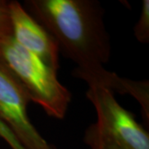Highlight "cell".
Segmentation results:
<instances>
[{"label": "cell", "mask_w": 149, "mask_h": 149, "mask_svg": "<svg viewBox=\"0 0 149 149\" xmlns=\"http://www.w3.org/2000/svg\"><path fill=\"white\" fill-rule=\"evenodd\" d=\"M57 44L59 52L80 69L104 66L111 42L104 9L95 0H26L22 4Z\"/></svg>", "instance_id": "obj_1"}, {"label": "cell", "mask_w": 149, "mask_h": 149, "mask_svg": "<svg viewBox=\"0 0 149 149\" xmlns=\"http://www.w3.org/2000/svg\"><path fill=\"white\" fill-rule=\"evenodd\" d=\"M0 61L21 84L31 102L42 107L49 117L64 118L72 95L59 81L56 70L22 47L12 36L0 37Z\"/></svg>", "instance_id": "obj_2"}, {"label": "cell", "mask_w": 149, "mask_h": 149, "mask_svg": "<svg viewBox=\"0 0 149 149\" xmlns=\"http://www.w3.org/2000/svg\"><path fill=\"white\" fill-rule=\"evenodd\" d=\"M86 98L95 108L97 120L85 129L84 143L90 149H149L148 131L135 115L100 86H89Z\"/></svg>", "instance_id": "obj_3"}, {"label": "cell", "mask_w": 149, "mask_h": 149, "mask_svg": "<svg viewBox=\"0 0 149 149\" xmlns=\"http://www.w3.org/2000/svg\"><path fill=\"white\" fill-rule=\"evenodd\" d=\"M30 102L23 87L0 61V121L26 149H56L31 122L27 113Z\"/></svg>", "instance_id": "obj_4"}, {"label": "cell", "mask_w": 149, "mask_h": 149, "mask_svg": "<svg viewBox=\"0 0 149 149\" xmlns=\"http://www.w3.org/2000/svg\"><path fill=\"white\" fill-rule=\"evenodd\" d=\"M8 8L12 37L16 42L57 72L60 52L53 37L19 2L8 1Z\"/></svg>", "instance_id": "obj_5"}, {"label": "cell", "mask_w": 149, "mask_h": 149, "mask_svg": "<svg viewBox=\"0 0 149 149\" xmlns=\"http://www.w3.org/2000/svg\"><path fill=\"white\" fill-rule=\"evenodd\" d=\"M72 75L85 81L89 86H100L120 95H129L133 97L141 106L145 122L149 123V83L148 80H133L123 78L113 72L99 66L92 69H80L75 67Z\"/></svg>", "instance_id": "obj_6"}, {"label": "cell", "mask_w": 149, "mask_h": 149, "mask_svg": "<svg viewBox=\"0 0 149 149\" xmlns=\"http://www.w3.org/2000/svg\"><path fill=\"white\" fill-rule=\"evenodd\" d=\"M134 36L139 42H149V1L143 0L139 21L134 27Z\"/></svg>", "instance_id": "obj_7"}, {"label": "cell", "mask_w": 149, "mask_h": 149, "mask_svg": "<svg viewBox=\"0 0 149 149\" xmlns=\"http://www.w3.org/2000/svg\"><path fill=\"white\" fill-rule=\"evenodd\" d=\"M12 36L8 1L0 0V37Z\"/></svg>", "instance_id": "obj_8"}, {"label": "cell", "mask_w": 149, "mask_h": 149, "mask_svg": "<svg viewBox=\"0 0 149 149\" xmlns=\"http://www.w3.org/2000/svg\"><path fill=\"white\" fill-rule=\"evenodd\" d=\"M0 138L9 146L11 149H26L2 121H0Z\"/></svg>", "instance_id": "obj_9"}]
</instances>
